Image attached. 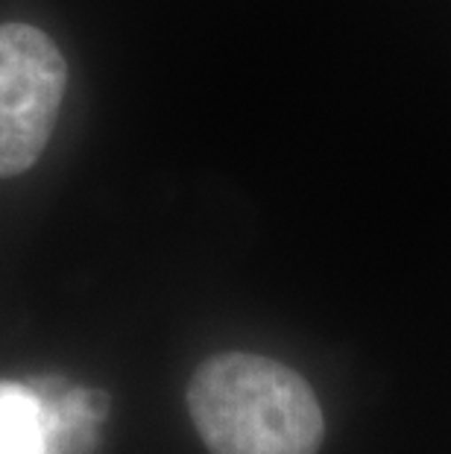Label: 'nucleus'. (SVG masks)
<instances>
[{
  "instance_id": "3",
  "label": "nucleus",
  "mask_w": 451,
  "mask_h": 454,
  "mask_svg": "<svg viewBox=\"0 0 451 454\" xmlns=\"http://www.w3.org/2000/svg\"><path fill=\"white\" fill-rule=\"evenodd\" d=\"M0 454H47L44 408L30 384L0 381Z\"/></svg>"
},
{
  "instance_id": "2",
  "label": "nucleus",
  "mask_w": 451,
  "mask_h": 454,
  "mask_svg": "<svg viewBox=\"0 0 451 454\" xmlns=\"http://www.w3.org/2000/svg\"><path fill=\"white\" fill-rule=\"evenodd\" d=\"M68 89L59 47L33 24H0V179L42 159Z\"/></svg>"
},
{
  "instance_id": "1",
  "label": "nucleus",
  "mask_w": 451,
  "mask_h": 454,
  "mask_svg": "<svg viewBox=\"0 0 451 454\" xmlns=\"http://www.w3.org/2000/svg\"><path fill=\"white\" fill-rule=\"evenodd\" d=\"M188 411L211 454H316L325 419L311 384L253 352H220L197 366Z\"/></svg>"
}]
</instances>
